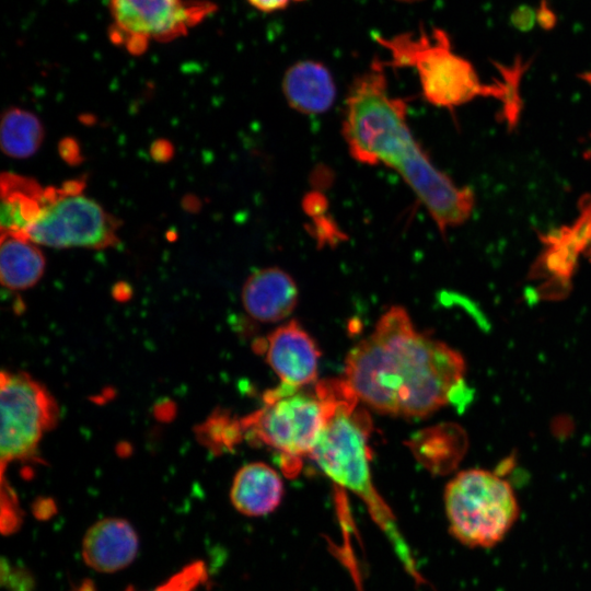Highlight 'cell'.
Listing matches in <instances>:
<instances>
[{"instance_id": "277c9868", "label": "cell", "mask_w": 591, "mask_h": 591, "mask_svg": "<svg viewBox=\"0 0 591 591\" xmlns=\"http://www.w3.org/2000/svg\"><path fill=\"white\" fill-rule=\"evenodd\" d=\"M374 39L390 54L393 68L410 67L417 71L427 102L453 111L478 96L488 97V84H483L472 66L452 51L447 32L434 27L428 33L405 32L391 37L379 34Z\"/></svg>"}, {"instance_id": "d4e9b609", "label": "cell", "mask_w": 591, "mask_h": 591, "mask_svg": "<svg viewBox=\"0 0 591 591\" xmlns=\"http://www.w3.org/2000/svg\"><path fill=\"white\" fill-rule=\"evenodd\" d=\"M583 80H586L589 84H591V72H586L580 76Z\"/></svg>"}, {"instance_id": "2e32d148", "label": "cell", "mask_w": 591, "mask_h": 591, "mask_svg": "<svg viewBox=\"0 0 591 591\" xmlns=\"http://www.w3.org/2000/svg\"><path fill=\"white\" fill-rule=\"evenodd\" d=\"M0 186L1 232L25 234L42 209L45 188L33 178L10 172L1 174Z\"/></svg>"}, {"instance_id": "7c38bea8", "label": "cell", "mask_w": 591, "mask_h": 591, "mask_svg": "<svg viewBox=\"0 0 591 591\" xmlns=\"http://www.w3.org/2000/svg\"><path fill=\"white\" fill-rule=\"evenodd\" d=\"M242 303L255 320L271 323L286 318L298 303L292 277L278 267L254 271L242 288Z\"/></svg>"}, {"instance_id": "484cf974", "label": "cell", "mask_w": 591, "mask_h": 591, "mask_svg": "<svg viewBox=\"0 0 591 591\" xmlns=\"http://www.w3.org/2000/svg\"><path fill=\"white\" fill-rule=\"evenodd\" d=\"M395 1L412 3V2H417V1H420V0H395Z\"/></svg>"}, {"instance_id": "9a60e30c", "label": "cell", "mask_w": 591, "mask_h": 591, "mask_svg": "<svg viewBox=\"0 0 591 591\" xmlns=\"http://www.w3.org/2000/svg\"><path fill=\"white\" fill-rule=\"evenodd\" d=\"M45 256L26 234L1 232L0 280L10 290L35 286L45 270Z\"/></svg>"}, {"instance_id": "6da1fadb", "label": "cell", "mask_w": 591, "mask_h": 591, "mask_svg": "<svg viewBox=\"0 0 591 591\" xmlns=\"http://www.w3.org/2000/svg\"><path fill=\"white\" fill-rule=\"evenodd\" d=\"M465 372L459 351L417 332L407 312L392 306L350 350L344 379L374 410L421 418L455 398Z\"/></svg>"}, {"instance_id": "5b68a950", "label": "cell", "mask_w": 591, "mask_h": 591, "mask_svg": "<svg viewBox=\"0 0 591 591\" xmlns=\"http://www.w3.org/2000/svg\"><path fill=\"white\" fill-rule=\"evenodd\" d=\"M280 384L264 394V406L241 419L244 438L281 454L283 472L293 476L325 425L327 406L317 393Z\"/></svg>"}, {"instance_id": "cb8c5ba5", "label": "cell", "mask_w": 591, "mask_h": 591, "mask_svg": "<svg viewBox=\"0 0 591 591\" xmlns=\"http://www.w3.org/2000/svg\"><path fill=\"white\" fill-rule=\"evenodd\" d=\"M251 5L266 13L276 12L288 7L291 0H247Z\"/></svg>"}, {"instance_id": "3957f363", "label": "cell", "mask_w": 591, "mask_h": 591, "mask_svg": "<svg viewBox=\"0 0 591 591\" xmlns=\"http://www.w3.org/2000/svg\"><path fill=\"white\" fill-rule=\"evenodd\" d=\"M315 390L327 406L325 425L309 456L335 486L349 489L367 505L371 517L393 544L406 570L419 580L408 546L394 515L379 495L370 472L369 437L372 421L358 406L359 397L345 379L318 381Z\"/></svg>"}, {"instance_id": "9c48e42d", "label": "cell", "mask_w": 591, "mask_h": 591, "mask_svg": "<svg viewBox=\"0 0 591 591\" xmlns=\"http://www.w3.org/2000/svg\"><path fill=\"white\" fill-rule=\"evenodd\" d=\"M113 23L109 37L130 54L140 55L150 42H170L218 7L207 0H108Z\"/></svg>"}, {"instance_id": "8992f818", "label": "cell", "mask_w": 591, "mask_h": 591, "mask_svg": "<svg viewBox=\"0 0 591 591\" xmlns=\"http://www.w3.org/2000/svg\"><path fill=\"white\" fill-rule=\"evenodd\" d=\"M450 531L464 545L490 547L515 522L519 506L511 485L483 468L465 470L451 479L444 493Z\"/></svg>"}, {"instance_id": "5bb4252c", "label": "cell", "mask_w": 591, "mask_h": 591, "mask_svg": "<svg viewBox=\"0 0 591 591\" xmlns=\"http://www.w3.org/2000/svg\"><path fill=\"white\" fill-rule=\"evenodd\" d=\"M283 496L278 473L265 463L255 462L241 467L235 474L230 499L234 508L248 517L265 515L274 511Z\"/></svg>"}, {"instance_id": "ba28073f", "label": "cell", "mask_w": 591, "mask_h": 591, "mask_svg": "<svg viewBox=\"0 0 591 591\" xmlns=\"http://www.w3.org/2000/svg\"><path fill=\"white\" fill-rule=\"evenodd\" d=\"M1 474L5 466L35 456L44 433L58 421L59 408L49 391L25 372L2 371L0 379Z\"/></svg>"}, {"instance_id": "8fae6325", "label": "cell", "mask_w": 591, "mask_h": 591, "mask_svg": "<svg viewBox=\"0 0 591 591\" xmlns=\"http://www.w3.org/2000/svg\"><path fill=\"white\" fill-rule=\"evenodd\" d=\"M138 535L132 525L119 518H107L89 528L82 540L84 563L99 572H116L137 556Z\"/></svg>"}, {"instance_id": "603a6c76", "label": "cell", "mask_w": 591, "mask_h": 591, "mask_svg": "<svg viewBox=\"0 0 591 591\" xmlns=\"http://www.w3.org/2000/svg\"><path fill=\"white\" fill-rule=\"evenodd\" d=\"M536 22L544 31H552L557 24V15L549 8L547 0H541L536 10Z\"/></svg>"}, {"instance_id": "e0dca14e", "label": "cell", "mask_w": 591, "mask_h": 591, "mask_svg": "<svg viewBox=\"0 0 591 591\" xmlns=\"http://www.w3.org/2000/svg\"><path fill=\"white\" fill-rule=\"evenodd\" d=\"M44 139V127L32 112L11 107L1 117L0 146L4 154L25 159L39 149Z\"/></svg>"}, {"instance_id": "ac0fdd59", "label": "cell", "mask_w": 591, "mask_h": 591, "mask_svg": "<svg viewBox=\"0 0 591 591\" xmlns=\"http://www.w3.org/2000/svg\"><path fill=\"white\" fill-rule=\"evenodd\" d=\"M493 63L499 77L495 79L494 83L488 84V97H495L500 102L499 118L506 123L509 130H512L518 126L522 112L520 84L531 60L526 61L521 56H517L509 65L495 61Z\"/></svg>"}, {"instance_id": "7a4b0ae2", "label": "cell", "mask_w": 591, "mask_h": 591, "mask_svg": "<svg viewBox=\"0 0 591 591\" xmlns=\"http://www.w3.org/2000/svg\"><path fill=\"white\" fill-rule=\"evenodd\" d=\"M343 136L356 161L393 169L441 233L471 217L475 205L473 190L457 186L432 163L408 126L405 101L391 95L379 60L350 84Z\"/></svg>"}, {"instance_id": "4fadbf2b", "label": "cell", "mask_w": 591, "mask_h": 591, "mask_svg": "<svg viewBox=\"0 0 591 591\" xmlns=\"http://www.w3.org/2000/svg\"><path fill=\"white\" fill-rule=\"evenodd\" d=\"M281 89L289 106L305 115L327 112L337 93L331 71L314 60H301L290 66L283 74Z\"/></svg>"}, {"instance_id": "44dd1931", "label": "cell", "mask_w": 591, "mask_h": 591, "mask_svg": "<svg viewBox=\"0 0 591 591\" xmlns=\"http://www.w3.org/2000/svg\"><path fill=\"white\" fill-rule=\"evenodd\" d=\"M578 206L579 216L568 231L571 242L582 253L591 244V194L583 196Z\"/></svg>"}, {"instance_id": "7402d4cb", "label": "cell", "mask_w": 591, "mask_h": 591, "mask_svg": "<svg viewBox=\"0 0 591 591\" xmlns=\"http://www.w3.org/2000/svg\"><path fill=\"white\" fill-rule=\"evenodd\" d=\"M536 22V10L529 4L518 5L510 14L511 25L520 32H529Z\"/></svg>"}, {"instance_id": "ffe728a7", "label": "cell", "mask_w": 591, "mask_h": 591, "mask_svg": "<svg viewBox=\"0 0 591 591\" xmlns=\"http://www.w3.org/2000/svg\"><path fill=\"white\" fill-rule=\"evenodd\" d=\"M207 578L208 571L206 565L201 560H196L183 567L154 589L147 591H196ZM125 591L137 590L130 587Z\"/></svg>"}, {"instance_id": "30bf717a", "label": "cell", "mask_w": 591, "mask_h": 591, "mask_svg": "<svg viewBox=\"0 0 591 591\" xmlns=\"http://www.w3.org/2000/svg\"><path fill=\"white\" fill-rule=\"evenodd\" d=\"M264 350L266 361L281 384L301 389L316 381L320 351L297 321H290L269 334Z\"/></svg>"}, {"instance_id": "d6986e66", "label": "cell", "mask_w": 591, "mask_h": 591, "mask_svg": "<svg viewBox=\"0 0 591 591\" xmlns=\"http://www.w3.org/2000/svg\"><path fill=\"white\" fill-rule=\"evenodd\" d=\"M197 433L202 443L217 451L231 450L244 438L241 419L221 412L210 416Z\"/></svg>"}, {"instance_id": "52a82bcc", "label": "cell", "mask_w": 591, "mask_h": 591, "mask_svg": "<svg viewBox=\"0 0 591 591\" xmlns=\"http://www.w3.org/2000/svg\"><path fill=\"white\" fill-rule=\"evenodd\" d=\"M81 181L45 187L42 209L26 235L36 244L54 248L102 250L119 243L120 220L84 196Z\"/></svg>"}]
</instances>
